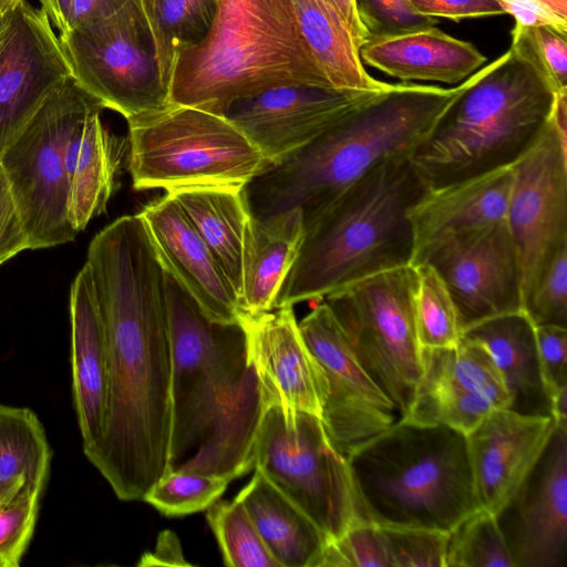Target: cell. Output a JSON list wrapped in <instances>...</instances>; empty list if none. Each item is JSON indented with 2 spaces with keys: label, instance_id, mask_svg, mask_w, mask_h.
Here are the masks:
<instances>
[{
  "label": "cell",
  "instance_id": "f546056e",
  "mask_svg": "<svg viewBox=\"0 0 567 567\" xmlns=\"http://www.w3.org/2000/svg\"><path fill=\"white\" fill-rule=\"evenodd\" d=\"M168 194L212 250L239 300L244 235L250 216L244 187H194Z\"/></svg>",
  "mask_w": 567,
  "mask_h": 567
},
{
  "label": "cell",
  "instance_id": "ab89813d",
  "mask_svg": "<svg viewBox=\"0 0 567 567\" xmlns=\"http://www.w3.org/2000/svg\"><path fill=\"white\" fill-rule=\"evenodd\" d=\"M379 527L389 567H444L449 533Z\"/></svg>",
  "mask_w": 567,
  "mask_h": 567
},
{
  "label": "cell",
  "instance_id": "277c9868",
  "mask_svg": "<svg viewBox=\"0 0 567 567\" xmlns=\"http://www.w3.org/2000/svg\"><path fill=\"white\" fill-rule=\"evenodd\" d=\"M410 155L380 163L309 226L275 308L321 301L367 277L412 266V207L427 192Z\"/></svg>",
  "mask_w": 567,
  "mask_h": 567
},
{
  "label": "cell",
  "instance_id": "484cf974",
  "mask_svg": "<svg viewBox=\"0 0 567 567\" xmlns=\"http://www.w3.org/2000/svg\"><path fill=\"white\" fill-rule=\"evenodd\" d=\"M486 349L508 391V409L526 415L553 416L537 351L535 326L524 311L482 321L462 333Z\"/></svg>",
  "mask_w": 567,
  "mask_h": 567
},
{
  "label": "cell",
  "instance_id": "3957f363",
  "mask_svg": "<svg viewBox=\"0 0 567 567\" xmlns=\"http://www.w3.org/2000/svg\"><path fill=\"white\" fill-rule=\"evenodd\" d=\"M475 76L450 89L390 84L316 138L267 164L244 187L250 216L298 208L306 228L370 169L410 155Z\"/></svg>",
  "mask_w": 567,
  "mask_h": 567
},
{
  "label": "cell",
  "instance_id": "30bf717a",
  "mask_svg": "<svg viewBox=\"0 0 567 567\" xmlns=\"http://www.w3.org/2000/svg\"><path fill=\"white\" fill-rule=\"evenodd\" d=\"M416 281V269L409 265L367 277L322 299L358 362L400 417L410 412L422 374L413 312Z\"/></svg>",
  "mask_w": 567,
  "mask_h": 567
},
{
  "label": "cell",
  "instance_id": "c3c4849f",
  "mask_svg": "<svg viewBox=\"0 0 567 567\" xmlns=\"http://www.w3.org/2000/svg\"><path fill=\"white\" fill-rule=\"evenodd\" d=\"M24 249L29 246L20 220L0 226V265Z\"/></svg>",
  "mask_w": 567,
  "mask_h": 567
},
{
  "label": "cell",
  "instance_id": "681fc988",
  "mask_svg": "<svg viewBox=\"0 0 567 567\" xmlns=\"http://www.w3.org/2000/svg\"><path fill=\"white\" fill-rule=\"evenodd\" d=\"M351 31L357 45L361 49L370 40V34L362 24L355 0H332Z\"/></svg>",
  "mask_w": 567,
  "mask_h": 567
},
{
  "label": "cell",
  "instance_id": "8fae6325",
  "mask_svg": "<svg viewBox=\"0 0 567 567\" xmlns=\"http://www.w3.org/2000/svg\"><path fill=\"white\" fill-rule=\"evenodd\" d=\"M254 467L299 506L329 537L339 538L359 516L349 463L317 415L284 416L265 404L254 443Z\"/></svg>",
  "mask_w": 567,
  "mask_h": 567
},
{
  "label": "cell",
  "instance_id": "1f68e13d",
  "mask_svg": "<svg viewBox=\"0 0 567 567\" xmlns=\"http://www.w3.org/2000/svg\"><path fill=\"white\" fill-rule=\"evenodd\" d=\"M51 447L37 414L0 403V509L25 494H41Z\"/></svg>",
  "mask_w": 567,
  "mask_h": 567
},
{
  "label": "cell",
  "instance_id": "7a4b0ae2",
  "mask_svg": "<svg viewBox=\"0 0 567 567\" xmlns=\"http://www.w3.org/2000/svg\"><path fill=\"white\" fill-rule=\"evenodd\" d=\"M172 351L169 470L233 481L254 467L265 408L239 322L210 320L165 267Z\"/></svg>",
  "mask_w": 567,
  "mask_h": 567
},
{
  "label": "cell",
  "instance_id": "7bdbcfd3",
  "mask_svg": "<svg viewBox=\"0 0 567 567\" xmlns=\"http://www.w3.org/2000/svg\"><path fill=\"white\" fill-rule=\"evenodd\" d=\"M543 378L551 398L567 388V328L545 324L535 327Z\"/></svg>",
  "mask_w": 567,
  "mask_h": 567
},
{
  "label": "cell",
  "instance_id": "603a6c76",
  "mask_svg": "<svg viewBox=\"0 0 567 567\" xmlns=\"http://www.w3.org/2000/svg\"><path fill=\"white\" fill-rule=\"evenodd\" d=\"M73 401L84 454L101 439L107 415V346L90 269L85 264L70 293Z\"/></svg>",
  "mask_w": 567,
  "mask_h": 567
},
{
  "label": "cell",
  "instance_id": "f907efd6",
  "mask_svg": "<svg viewBox=\"0 0 567 567\" xmlns=\"http://www.w3.org/2000/svg\"><path fill=\"white\" fill-rule=\"evenodd\" d=\"M73 2L74 0H40V9L58 29L59 34L70 29Z\"/></svg>",
  "mask_w": 567,
  "mask_h": 567
},
{
  "label": "cell",
  "instance_id": "7c38bea8",
  "mask_svg": "<svg viewBox=\"0 0 567 567\" xmlns=\"http://www.w3.org/2000/svg\"><path fill=\"white\" fill-rule=\"evenodd\" d=\"M75 81L126 120L169 104L140 0L59 34Z\"/></svg>",
  "mask_w": 567,
  "mask_h": 567
},
{
  "label": "cell",
  "instance_id": "44dd1931",
  "mask_svg": "<svg viewBox=\"0 0 567 567\" xmlns=\"http://www.w3.org/2000/svg\"><path fill=\"white\" fill-rule=\"evenodd\" d=\"M555 427L551 416L491 411L467 435L481 507L496 515L533 470Z\"/></svg>",
  "mask_w": 567,
  "mask_h": 567
},
{
  "label": "cell",
  "instance_id": "8d00e7d4",
  "mask_svg": "<svg viewBox=\"0 0 567 567\" xmlns=\"http://www.w3.org/2000/svg\"><path fill=\"white\" fill-rule=\"evenodd\" d=\"M229 480L183 468L169 470L145 494L143 501L167 517L206 511L220 498Z\"/></svg>",
  "mask_w": 567,
  "mask_h": 567
},
{
  "label": "cell",
  "instance_id": "f6af8a7d",
  "mask_svg": "<svg viewBox=\"0 0 567 567\" xmlns=\"http://www.w3.org/2000/svg\"><path fill=\"white\" fill-rule=\"evenodd\" d=\"M504 13L515 23L526 27L548 25L567 33V19L561 18L538 0H497Z\"/></svg>",
  "mask_w": 567,
  "mask_h": 567
},
{
  "label": "cell",
  "instance_id": "f5cc1de1",
  "mask_svg": "<svg viewBox=\"0 0 567 567\" xmlns=\"http://www.w3.org/2000/svg\"><path fill=\"white\" fill-rule=\"evenodd\" d=\"M547 6L555 13L564 19H567V0H538Z\"/></svg>",
  "mask_w": 567,
  "mask_h": 567
},
{
  "label": "cell",
  "instance_id": "7dc6e473",
  "mask_svg": "<svg viewBox=\"0 0 567 567\" xmlns=\"http://www.w3.org/2000/svg\"><path fill=\"white\" fill-rule=\"evenodd\" d=\"M127 1L128 0H74L70 29L104 20L116 13Z\"/></svg>",
  "mask_w": 567,
  "mask_h": 567
},
{
  "label": "cell",
  "instance_id": "b9f144b4",
  "mask_svg": "<svg viewBox=\"0 0 567 567\" xmlns=\"http://www.w3.org/2000/svg\"><path fill=\"white\" fill-rule=\"evenodd\" d=\"M41 494H25L0 509V567H17L32 538Z\"/></svg>",
  "mask_w": 567,
  "mask_h": 567
},
{
  "label": "cell",
  "instance_id": "f1b7e54d",
  "mask_svg": "<svg viewBox=\"0 0 567 567\" xmlns=\"http://www.w3.org/2000/svg\"><path fill=\"white\" fill-rule=\"evenodd\" d=\"M280 567H320L329 537L260 471L236 498Z\"/></svg>",
  "mask_w": 567,
  "mask_h": 567
},
{
  "label": "cell",
  "instance_id": "60d3db41",
  "mask_svg": "<svg viewBox=\"0 0 567 567\" xmlns=\"http://www.w3.org/2000/svg\"><path fill=\"white\" fill-rule=\"evenodd\" d=\"M360 20L371 38L435 27L436 18L420 13L410 0H355Z\"/></svg>",
  "mask_w": 567,
  "mask_h": 567
},
{
  "label": "cell",
  "instance_id": "e0dca14e",
  "mask_svg": "<svg viewBox=\"0 0 567 567\" xmlns=\"http://www.w3.org/2000/svg\"><path fill=\"white\" fill-rule=\"evenodd\" d=\"M388 87L357 91L280 86L235 101L224 117L270 164L316 138Z\"/></svg>",
  "mask_w": 567,
  "mask_h": 567
},
{
  "label": "cell",
  "instance_id": "74e56055",
  "mask_svg": "<svg viewBox=\"0 0 567 567\" xmlns=\"http://www.w3.org/2000/svg\"><path fill=\"white\" fill-rule=\"evenodd\" d=\"M532 323L567 328V240L546 259L523 299Z\"/></svg>",
  "mask_w": 567,
  "mask_h": 567
},
{
  "label": "cell",
  "instance_id": "4dcf8cb0",
  "mask_svg": "<svg viewBox=\"0 0 567 567\" xmlns=\"http://www.w3.org/2000/svg\"><path fill=\"white\" fill-rule=\"evenodd\" d=\"M300 31L318 66L334 89L380 91L390 83L364 69L360 48L332 0H292Z\"/></svg>",
  "mask_w": 567,
  "mask_h": 567
},
{
  "label": "cell",
  "instance_id": "d4e9b609",
  "mask_svg": "<svg viewBox=\"0 0 567 567\" xmlns=\"http://www.w3.org/2000/svg\"><path fill=\"white\" fill-rule=\"evenodd\" d=\"M365 64L403 82L412 80L460 84L487 58L472 43L435 27L371 38L360 49Z\"/></svg>",
  "mask_w": 567,
  "mask_h": 567
},
{
  "label": "cell",
  "instance_id": "5bb4252c",
  "mask_svg": "<svg viewBox=\"0 0 567 567\" xmlns=\"http://www.w3.org/2000/svg\"><path fill=\"white\" fill-rule=\"evenodd\" d=\"M420 264L432 266L444 281L462 333L491 318L523 311L520 262L505 220L434 243L414 266Z\"/></svg>",
  "mask_w": 567,
  "mask_h": 567
},
{
  "label": "cell",
  "instance_id": "d590c367",
  "mask_svg": "<svg viewBox=\"0 0 567 567\" xmlns=\"http://www.w3.org/2000/svg\"><path fill=\"white\" fill-rule=\"evenodd\" d=\"M444 567H516L493 513L480 507L449 533Z\"/></svg>",
  "mask_w": 567,
  "mask_h": 567
},
{
  "label": "cell",
  "instance_id": "ffe728a7",
  "mask_svg": "<svg viewBox=\"0 0 567 567\" xmlns=\"http://www.w3.org/2000/svg\"><path fill=\"white\" fill-rule=\"evenodd\" d=\"M239 321L264 403L278 404L284 416L302 411L320 417L326 381L301 337L293 308L240 313Z\"/></svg>",
  "mask_w": 567,
  "mask_h": 567
},
{
  "label": "cell",
  "instance_id": "8992f818",
  "mask_svg": "<svg viewBox=\"0 0 567 567\" xmlns=\"http://www.w3.org/2000/svg\"><path fill=\"white\" fill-rule=\"evenodd\" d=\"M291 85L333 87L292 0H218L207 37L177 60L168 101L224 116L235 101Z\"/></svg>",
  "mask_w": 567,
  "mask_h": 567
},
{
  "label": "cell",
  "instance_id": "d6a6232c",
  "mask_svg": "<svg viewBox=\"0 0 567 567\" xmlns=\"http://www.w3.org/2000/svg\"><path fill=\"white\" fill-rule=\"evenodd\" d=\"M140 2L153 39L161 81L169 94L179 55L207 37L215 19L218 0H140Z\"/></svg>",
  "mask_w": 567,
  "mask_h": 567
},
{
  "label": "cell",
  "instance_id": "cb8c5ba5",
  "mask_svg": "<svg viewBox=\"0 0 567 567\" xmlns=\"http://www.w3.org/2000/svg\"><path fill=\"white\" fill-rule=\"evenodd\" d=\"M513 166L435 189H427L410 212L414 266L434 243L506 219Z\"/></svg>",
  "mask_w": 567,
  "mask_h": 567
},
{
  "label": "cell",
  "instance_id": "db71d44e",
  "mask_svg": "<svg viewBox=\"0 0 567 567\" xmlns=\"http://www.w3.org/2000/svg\"><path fill=\"white\" fill-rule=\"evenodd\" d=\"M12 11L0 12V43L7 31Z\"/></svg>",
  "mask_w": 567,
  "mask_h": 567
},
{
  "label": "cell",
  "instance_id": "4fadbf2b",
  "mask_svg": "<svg viewBox=\"0 0 567 567\" xmlns=\"http://www.w3.org/2000/svg\"><path fill=\"white\" fill-rule=\"evenodd\" d=\"M567 90L536 143L513 165L506 225L517 248L523 299L534 278L567 240Z\"/></svg>",
  "mask_w": 567,
  "mask_h": 567
},
{
  "label": "cell",
  "instance_id": "ee69618b",
  "mask_svg": "<svg viewBox=\"0 0 567 567\" xmlns=\"http://www.w3.org/2000/svg\"><path fill=\"white\" fill-rule=\"evenodd\" d=\"M422 14L453 21L504 14L497 0H410Z\"/></svg>",
  "mask_w": 567,
  "mask_h": 567
},
{
  "label": "cell",
  "instance_id": "7402d4cb",
  "mask_svg": "<svg viewBox=\"0 0 567 567\" xmlns=\"http://www.w3.org/2000/svg\"><path fill=\"white\" fill-rule=\"evenodd\" d=\"M164 266L204 313L220 323L239 322L238 295L216 257L171 194L140 213Z\"/></svg>",
  "mask_w": 567,
  "mask_h": 567
},
{
  "label": "cell",
  "instance_id": "836d02e7",
  "mask_svg": "<svg viewBox=\"0 0 567 567\" xmlns=\"http://www.w3.org/2000/svg\"><path fill=\"white\" fill-rule=\"evenodd\" d=\"M417 281L413 312L419 343L422 348H454L462 329L453 299L444 281L429 264L414 266Z\"/></svg>",
  "mask_w": 567,
  "mask_h": 567
},
{
  "label": "cell",
  "instance_id": "9c48e42d",
  "mask_svg": "<svg viewBox=\"0 0 567 567\" xmlns=\"http://www.w3.org/2000/svg\"><path fill=\"white\" fill-rule=\"evenodd\" d=\"M103 104L73 76L42 104L0 156L29 249L74 239L65 150L74 130Z\"/></svg>",
  "mask_w": 567,
  "mask_h": 567
},
{
  "label": "cell",
  "instance_id": "e575fe53",
  "mask_svg": "<svg viewBox=\"0 0 567 567\" xmlns=\"http://www.w3.org/2000/svg\"><path fill=\"white\" fill-rule=\"evenodd\" d=\"M207 523L229 567H280L267 549L244 505L217 499L206 508Z\"/></svg>",
  "mask_w": 567,
  "mask_h": 567
},
{
  "label": "cell",
  "instance_id": "52a82bcc",
  "mask_svg": "<svg viewBox=\"0 0 567 567\" xmlns=\"http://www.w3.org/2000/svg\"><path fill=\"white\" fill-rule=\"evenodd\" d=\"M556 93L508 49L475 80L410 154L429 189L513 166L539 138Z\"/></svg>",
  "mask_w": 567,
  "mask_h": 567
},
{
  "label": "cell",
  "instance_id": "ac0fdd59",
  "mask_svg": "<svg viewBox=\"0 0 567 567\" xmlns=\"http://www.w3.org/2000/svg\"><path fill=\"white\" fill-rule=\"evenodd\" d=\"M71 76L49 18L25 0L12 11L0 43V156Z\"/></svg>",
  "mask_w": 567,
  "mask_h": 567
},
{
  "label": "cell",
  "instance_id": "9a60e30c",
  "mask_svg": "<svg viewBox=\"0 0 567 567\" xmlns=\"http://www.w3.org/2000/svg\"><path fill=\"white\" fill-rule=\"evenodd\" d=\"M298 326L326 381L320 420L333 446L347 457L389 429L399 412L358 362L323 300Z\"/></svg>",
  "mask_w": 567,
  "mask_h": 567
},
{
  "label": "cell",
  "instance_id": "f35d334b",
  "mask_svg": "<svg viewBox=\"0 0 567 567\" xmlns=\"http://www.w3.org/2000/svg\"><path fill=\"white\" fill-rule=\"evenodd\" d=\"M511 49L529 61L555 93L567 90L566 34L548 25L515 23Z\"/></svg>",
  "mask_w": 567,
  "mask_h": 567
},
{
  "label": "cell",
  "instance_id": "d6986e66",
  "mask_svg": "<svg viewBox=\"0 0 567 567\" xmlns=\"http://www.w3.org/2000/svg\"><path fill=\"white\" fill-rule=\"evenodd\" d=\"M422 374L409 417L443 424L467 435L491 411L509 406L504 380L480 343L422 348Z\"/></svg>",
  "mask_w": 567,
  "mask_h": 567
},
{
  "label": "cell",
  "instance_id": "6da1fadb",
  "mask_svg": "<svg viewBox=\"0 0 567 567\" xmlns=\"http://www.w3.org/2000/svg\"><path fill=\"white\" fill-rule=\"evenodd\" d=\"M107 346L104 432L85 453L124 502L143 501L169 471L172 351L165 266L141 214L92 239L85 262Z\"/></svg>",
  "mask_w": 567,
  "mask_h": 567
},
{
  "label": "cell",
  "instance_id": "4316f807",
  "mask_svg": "<svg viewBox=\"0 0 567 567\" xmlns=\"http://www.w3.org/2000/svg\"><path fill=\"white\" fill-rule=\"evenodd\" d=\"M303 234L298 208L261 218L249 216L241 255L240 313L257 316L274 309Z\"/></svg>",
  "mask_w": 567,
  "mask_h": 567
},
{
  "label": "cell",
  "instance_id": "83f0119b",
  "mask_svg": "<svg viewBox=\"0 0 567 567\" xmlns=\"http://www.w3.org/2000/svg\"><path fill=\"white\" fill-rule=\"evenodd\" d=\"M101 113L92 112L74 130L65 150L69 218L76 233L105 210L128 150L127 141L103 125Z\"/></svg>",
  "mask_w": 567,
  "mask_h": 567
},
{
  "label": "cell",
  "instance_id": "bcb514c9",
  "mask_svg": "<svg viewBox=\"0 0 567 567\" xmlns=\"http://www.w3.org/2000/svg\"><path fill=\"white\" fill-rule=\"evenodd\" d=\"M137 565L189 566L192 564L185 559L182 545L177 536L173 532L166 529L158 535L154 550L145 553Z\"/></svg>",
  "mask_w": 567,
  "mask_h": 567
},
{
  "label": "cell",
  "instance_id": "11a10c76",
  "mask_svg": "<svg viewBox=\"0 0 567 567\" xmlns=\"http://www.w3.org/2000/svg\"><path fill=\"white\" fill-rule=\"evenodd\" d=\"M24 1L25 0H0V12L12 11Z\"/></svg>",
  "mask_w": 567,
  "mask_h": 567
},
{
  "label": "cell",
  "instance_id": "816d5d0a",
  "mask_svg": "<svg viewBox=\"0 0 567 567\" xmlns=\"http://www.w3.org/2000/svg\"><path fill=\"white\" fill-rule=\"evenodd\" d=\"M20 220L8 181L0 167V226Z\"/></svg>",
  "mask_w": 567,
  "mask_h": 567
},
{
  "label": "cell",
  "instance_id": "ba28073f",
  "mask_svg": "<svg viewBox=\"0 0 567 567\" xmlns=\"http://www.w3.org/2000/svg\"><path fill=\"white\" fill-rule=\"evenodd\" d=\"M127 121L128 168L135 189L245 187L266 166L228 120L168 104Z\"/></svg>",
  "mask_w": 567,
  "mask_h": 567
},
{
  "label": "cell",
  "instance_id": "2e32d148",
  "mask_svg": "<svg viewBox=\"0 0 567 567\" xmlns=\"http://www.w3.org/2000/svg\"><path fill=\"white\" fill-rule=\"evenodd\" d=\"M516 567H561L567 549V422L495 515Z\"/></svg>",
  "mask_w": 567,
  "mask_h": 567
},
{
  "label": "cell",
  "instance_id": "5b68a950",
  "mask_svg": "<svg viewBox=\"0 0 567 567\" xmlns=\"http://www.w3.org/2000/svg\"><path fill=\"white\" fill-rule=\"evenodd\" d=\"M347 460L362 522L450 533L481 507L466 435L446 425L399 417Z\"/></svg>",
  "mask_w": 567,
  "mask_h": 567
}]
</instances>
